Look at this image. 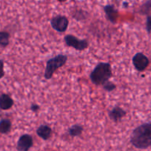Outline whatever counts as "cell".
<instances>
[{"label": "cell", "mask_w": 151, "mask_h": 151, "mask_svg": "<svg viewBox=\"0 0 151 151\" xmlns=\"http://www.w3.org/2000/svg\"><path fill=\"white\" fill-rule=\"evenodd\" d=\"M130 142L139 149H146L151 146V124L146 123L136 127L130 136Z\"/></svg>", "instance_id": "obj_1"}, {"label": "cell", "mask_w": 151, "mask_h": 151, "mask_svg": "<svg viewBox=\"0 0 151 151\" xmlns=\"http://www.w3.org/2000/svg\"><path fill=\"white\" fill-rule=\"evenodd\" d=\"M111 66L107 62H100L90 75L91 82L96 85H103L112 77Z\"/></svg>", "instance_id": "obj_2"}, {"label": "cell", "mask_w": 151, "mask_h": 151, "mask_svg": "<svg viewBox=\"0 0 151 151\" xmlns=\"http://www.w3.org/2000/svg\"><path fill=\"white\" fill-rule=\"evenodd\" d=\"M67 60H68V57L63 54H59L55 57L52 58V59H49L46 64L45 78L46 79H51L55 71L64 66L67 62Z\"/></svg>", "instance_id": "obj_3"}, {"label": "cell", "mask_w": 151, "mask_h": 151, "mask_svg": "<svg viewBox=\"0 0 151 151\" xmlns=\"http://www.w3.org/2000/svg\"><path fill=\"white\" fill-rule=\"evenodd\" d=\"M65 42L67 46L73 47L76 50L82 51V50H85L88 47L89 43L86 40H79L78 38L73 35H67L65 36Z\"/></svg>", "instance_id": "obj_4"}, {"label": "cell", "mask_w": 151, "mask_h": 151, "mask_svg": "<svg viewBox=\"0 0 151 151\" xmlns=\"http://www.w3.org/2000/svg\"><path fill=\"white\" fill-rule=\"evenodd\" d=\"M50 24H51L52 27L56 31L64 33L65 31H66L67 28H68L69 21L65 16L58 15L51 19Z\"/></svg>", "instance_id": "obj_5"}, {"label": "cell", "mask_w": 151, "mask_h": 151, "mask_svg": "<svg viewBox=\"0 0 151 151\" xmlns=\"http://www.w3.org/2000/svg\"><path fill=\"white\" fill-rule=\"evenodd\" d=\"M149 59L142 53H138L133 56V64L135 68L139 71H143L149 65Z\"/></svg>", "instance_id": "obj_6"}, {"label": "cell", "mask_w": 151, "mask_h": 151, "mask_svg": "<svg viewBox=\"0 0 151 151\" xmlns=\"http://www.w3.org/2000/svg\"><path fill=\"white\" fill-rule=\"evenodd\" d=\"M33 138L28 134H24L20 136L17 145L19 151H28L33 146Z\"/></svg>", "instance_id": "obj_7"}, {"label": "cell", "mask_w": 151, "mask_h": 151, "mask_svg": "<svg viewBox=\"0 0 151 151\" xmlns=\"http://www.w3.org/2000/svg\"><path fill=\"white\" fill-rule=\"evenodd\" d=\"M126 111L119 107H115L109 113V117L114 122H117L125 116Z\"/></svg>", "instance_id": "obj_8"}, {"label": "cell", "mask_w": 151, "mask_h": 151, "mask_svg": "<svg viewBox=\"0 0 151 151\" xmlns=\"http://www.w3.org/2000/svg\"><path fill=\"white\" fill-rule=\"evenodd\" d=\"M14 105V100L8 94L3 93L0 95V109L7 110L11 109Z\"/></svg>", "instance_id": "obj_9"}, {"label": "cell", "mask_w": 151, "mask_h": 151, "mask_svg": "<svg viewBox=\"0 0 151 151\" xmlns=\"http://www.w3.org/2000/svg\"><path fill=\"white\" fill-rule=\"evenodd\" d=\"M104 12H105L107 19L112 23H116L118 19V11L114 8L113 5H107L104 7Z\"/></svg>", "instance_id": "obj_10"}, {"label": "cell", "mask_w": 151, "mask_h": 151, "mask_svg": "<svg viewBox=\"0 0 151 151\" xmlns=\"http://www.w3.org/2000/svg\"><path fill=\"white\" fill-rule=\"evenodd\" d=\"M36 133L40 138L44 140L50 139L52 134V129L47 125H41L38 127Z\"/></svg>", "instance_id": "obj_11"}, {"label": "cell", "mask_w": 151, "mask_h": 151, "mask_svg": "<svg viewBox=\"0 0 151 151\" xmlns=\"http://www.w3.org/2000/svg\"><path fill=\"white\" fill-rule=\"evenodd\" d=\"M11 122L8 119H4L0 121V133L2 134H6L10 132L11 129Z\"/></svg>", "instance_id": "obj_12"}, {"label": "cell", "mask_w": 151, "mask_h": 151, "mask_svg": "<svg viewBox=\"0 0 151 151\" xmlns=\"http://www.w3.org/2000/svg\"><path fill=\"white\" fill-rule=\"evenodd\" d=\"M82 131H83V127L79 124H75L68 129V133L73 137L80 136Z\"/></svg>", "instance_id": "obj_13"}, {"label": "cell", "mask_w": 151, "mask_h": 151, "mask_svg": "<svg viewBox=\"0 0 151 151\" xmlns=\"http://www.w3.org/2000/svg\"><path fill=\"white\" fill-rule=\"evenodd\" d=\"M10 42V34L5 31H0V45L6 47Z\"/></svg>", "instance_id": "obj_14"}, {"label": "cell", "mask_w": 151, "mask_h": 151, "mask_svg": "<svg viewBox=\"0 0 151 151\" xmlns=\"http://www.w3.org/2000/svg\"><path fill=\"white\" fill-rule=\"evenodd\" d=\"M141 14H151V0H148L145 2L140 9Z\"/></svg>", "instance_id": "obj_15"}, {"label": "cell", "mask_w": 151, "mask_h": 151, "mask_svg": "<svg viewBox=\"0 0 151 151\" xmlns=\"http://www.w3.org/2000/svg\"><path fill=\"white\" fill-rule=\"evenodd\" d=\"M103 88L105 91H108V92H111V91H114L116 88V85L115 84H113V82H110L108 81V82H107L103 85Z\"/></svg>", "instance_id": "obj_16"}, {"label": "cell", "mask_w": 151, "mask_h": 151, "mask_svg": "<svg viewBox=\"0 0 151 151\" xmlns=\"http://www.w3.org/2000/svg\"><path fill=\"white\" fill-rule=\"evenodd\" d=\"M5 76V70H4V62L0 59V79L4 77Z\"/></svg>", "instance_id": "obj_17"}, {"label": "cell", "mask_w": 151, "mask_h": 151, "mask_svg": "<svg viewBox=\"0 0 151 151\" xmlns=\"http://www.w3.org/2000/svg\"><path fill=\"white\" fill-rule=\"evenodd\" d=\"M146 28L148 33H150L151 32V17H148L147 19Z\"/></svg>", "instance_id": "obj_18"}, {"label": "cell", "mask_w": 151, "mask_h": 151, "mask_svg": "<svg viewBox=\"0 0 151 151\" xmlns=\"http://www.w3.org/2000/svg\"><path fill=\"white\" fill-rule=\"evenodd\" d=\"M40 106L37 105V104H32L31 107H30V109L33 112H37L38 110H40Z\"/></svg>", "instance_id": "obj_19"}, {"label": "cell", "mask_w": 151, "mask_h": 151, "mask_svg": "<svg viewBox=\"0 0 151 151\" xmlns=\"http://www.w3.org/2000/svg\"><path fill=\"white\" fill-rule=\"evenodd\" d=\"M59 2H64V1H65V0H58Z\"/></svg>", "instance_id": "obj_20"}]
</instances>
